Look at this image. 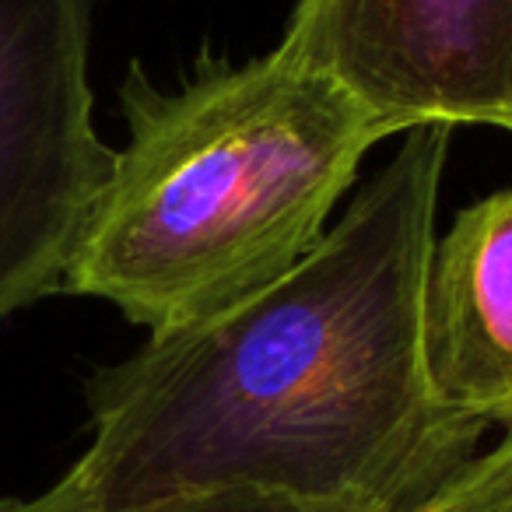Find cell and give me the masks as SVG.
<instances>
[{
    "instance_id": "obj_5",
    "label": "cell",
    "mask_w": 512,
    "mask_h": 512,
    "mask_svg": "<svg viewBox=\"0 0 512 512\" xmlns=\"http://www.w3.org/2000/svg\"><path fill=\"white\" fill-rule=\"evenodd\" d=\"M421 358L442 407L512 428V190L477 200L435 242Z\"/></svg>"
},
{
    "instance_id": "obj_4",
    "label": "cell",
    "mask_w": 512,
    "mask_h": 512,
    "mask_svg": "<svg viewBox=\"0 0 512 512\" xmlns=\"http://www.w3.org/2000/svg\"><path fill=\"white\" fill-rule=\"evenodd\" d=\"M393 134L512 130V0H299L278 46Z\"/></svg>"
},
{
    "instance_id": "obj_2",
    "label": "cell",
    "mask_w": 512,
    "mask_h": 512,
    "mask_svg": "<svg viewBox=\"0 0 512 512\" xmlns=\"http://www.w3.org/2000/svg\"><path fill=\"white\" fill-rule=\"evenodd\" d=\"M127 148L60 292L106 299L151 334L214 320L281 281L327 235L362 158L393 130L327 74L274 50L204 60L179 92L134 67Z\"/></svg>"
},
{
    "instance_id": "obj_3",
    "label": "cell",
    "mask_w": 512,
    "mask_h": 512,
    "mask_svg": "<svg viewBox=\"0 0 512 512\" xmlns=\"http://www.w3.org/2000/svg\"><path fill=\"white\" fill-rule=\"evenodd\" d=\"M95 0H0V320L60 292L116 151L92 123Z\"/></svg>"
},
{
    "instance_id": "obj_6",
    "label": "cell",
    "mask_w": 512,
    "mask_h": 512,
    "mask_svg": "<svg viewBox=\"0 0 512 512\" xmlns=\"http://www.w3.org/2000/svg\"><path fill=\"white\" fill-rule=\"evenodd\" d=\"M411 512H512V428Z\"/></svg>"
},
{
    "instance_id": "obj_1",
    "label": "cell",
    "mask_w": 512,
    "mask_h": 512,
    "mask_svg": "<svg viewBox=\"0 0 512 512\" xmlns=\"http://www.w3.org/2000/svg\"><path fill=\"white\" fill-rule=\"evenodd\" d=\"M449 137L446 123L404 130L285 278L95 372L92 446L74 463L95 509L242 491L411 512L481 453L488 428L435 400L421 358Z\"/></svg>"
},
{
    "instance_id": "obj_8",
    "label": "cell",
    "mask_w": 512,
    "mask_h": 512,
    "mask_svg": "<svg viewBox=\"0 0 512 512\" xmlns=\"http://www.w3.org/2000/svg\"><path fill=\"white\" fill-rule=\"evenodd\" d=\"M0 512H99L78 470H67L53 488L32 498H0Z\"/></svg>"
},
{
    "instance_id": "obj_7",
    "label": "cell",
    "mask_w": 512,
    "mask_h": 512,
    "mask_svg": "<svg viewBox=\"0 0 512 512\" xmlns=\"http://www.w3.org/2000/svg\"><path fill=\"white\" fill-rule=\"evenodd\" d=\"M148 512H344V509H327V505H306L292 502V498H274V495H207V498H186V502L158 505Z\"/></svg>"
}]
</instances>
